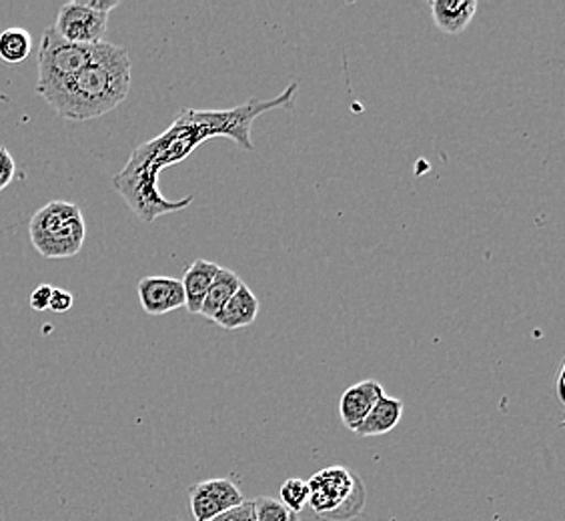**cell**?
Listing matches in <instances>:
<instances>
[{"instance_id":"6da1fadb","label":"cell","mask_w":565,"mask_h":521,"mask_svg":"<svg viewBox=\"0 0 565 521\" xmlns=\"http://www.w3.org/2000/svg\"><path fill=\"white\" fill-rule=\"evenodd\" d=\"M297 83L271 100H250L243 107L231 110H181L169 130L151 142H145L132 152L129 164L115 177V189L129 203L137 217L152 223L159 215L181 211L193 203L195 196L181 201H169L159 193V173L169 164L181 163L199 142L209 137H231L241 149L250 151V123L265 110L291 107L297 95Z\"/></svg>"},{"instance_id":"7a4b0ae2","label":"cell","mask_w":565,"mask_h":521,"mask_svg":"<svg viewBox=\"0 0 565 521\" xmlns=\"http://www.w3.org/2000/svg\"><path fill=\"white\" fill-rule=\"evenodd\" d=\"M131 56L117 44H98L97 55L63 85L41 93L68 120L98 119L117 109L131 91Z\"/></svg>"},{"instance_id":"3957f363","label":"cell","mask_w":565,"mask_h":521,"mask_svg":"<svg viewBox=\"0 0 565 521\" xmlns=\"http://www.w3.org/2000/svg\"><path fill=\"white\" fill-rule=\"evenodd\" d=\"M29 235L34 249L46 259H68L83 249L87 223L83 211L75 203L51 201L34 213Z\"/></svg>"},{"instance_id":"277c9868","label":"cell","mask_w":565,"mask_h":521,"mask_svg":"<svg viewBox=\"0 0 565 521\" xmlns=\"http://www.w3.org/2000/svg\"><path fill=\"white\" fill-rule=\"evenodd\" d=\"M309 506L317 518L333 521H348L358 518L365 506L363 481L348 467L331 466L317 471L307 481Z\"/></svg>"},{"instance_id":"5b68a950","label":"cell","mask_w":565,"mask_h":521,"mask_svg":"<svg viewBox=\"0 0 565 521\" xmlns=\"http://www.w3.org/2000/svg\"><path fill=\"white\" fill-rule=\"evenodd\" d=\"M100 44V43H98ZM98 44L68 43L53 26L44 29L39 49V85L41 95L49 88L58 87L97 55Z\"/></svg>"},{"instance_id":"8992f818","label":"cell","mask_w":565,"mask_h":521,"mask_svg":"<svg viewBox=\"0 0 565 521\" xmlns=\"http://www.w3.org/2000/svg\"><path fill=\"white\" fill-rule=\"evenodd\" d=\"M245 501L231 479H205L189 489V506L195 521H215Z\"/></svg>"},{"instance_id":"52a82bcc","label":"cell","mask_w":565,"mask_h":521,"mask_svg":"<svg viewBox=\"0 0 565 521\" xmlns=\"http://www.w3.org/2000/svg\"><path fill=\"white\" fill-rule=\"evenodd\" d=\"M109 26V14L90 11L78 0L66 2L58 9V17L53 24L56 33L66 39L68 43L98 44Z\"/></svg>"},{"instance_id":"ba28073f","label":"cell","mask_w":565,"mask_h":521,"mask_svg":"<svg viewBox=\"0 0 565 521\" xmlns=\"http://www.w3.org/2000/svg\"><path fill=\"white\" fill-rule=\"evenodd\" d=\"M139 301L149 316H164L185 307V289L181 279L152 275L139 281Z\"/></svg>"},{"instance_id":"9c48e42d","label":"cell","mask_w":565,"mask_h":521,"mask_svg":"<svg viewBox=\"0 0 565 521\" xmlns=\"http://www.w3.org/2000/svg\"><path fill=\"white\" fill-rule=\"evenodd\" d=\"M383 395L385 391L380 381L365 380L353 383L351 387L343 391L339 400V417L343 425L351 432H355Z\"/></svg>"},{"instance_id":"30bf717a","label":"cell","mask_w":565,"mask_h":521,"mask_svg":"<svg viewBox=\"0 0 565 521\" xmlns=\"http://www.w3.org/2000/svg\"><path fill=\"white\" fill-rule=\"evenodd\" d=\"M259 309H262V301L243 283L237 289V294L233 295L225 307L215 316L213 323H217L218 327H223L227 331L249 327L255 323V319L259 316Z\"/></svg>"},{"instance_id":"8fae6325","label":"cell","mask_w":565,"mask_h":521,"mask_svg":"<svg viewBox=\"0 0 565 521\" xmlns=\"http://www.w3.org/2000/svg\"><path fill=\"white\" fill-rule=\"evenodd\" d=\"M478 12V0H434L435 26L446 34H461Z\"/></svg>"},{"instance_id":"7c38bea8","label":"cell","mask_w":565,"mask_h":521,"mask_svg":"<svg viewBox=\"0 0 565 521\" xmlns=\"http://www.w3.org/2000/svg\"><path fill=\"white\" fill-rule=\"evenodd\" d=\"M403 410H405V405L402 400L383 395L353 434H358L359 437H377V435L390 434L402 422Z\"/></svg>"},{"instance_id":"4fadbf2b","label":"cell","mask_w":565,"mask_h":521,"mask_svg":"<svg viewBox=\"0 0 565 521\" xmlns=\"http://www.w3.org/2000/svg\"><path fill=\"white\" fill-rule=\"evenodd\" d=\"M218 265L213 260L195 259L193 265L183 275V289H185V307L189 313L196 316L201 311L203 299L207 295L211 283L217 275Z\"/></svg>"},{"instance_id":"5bb4252c","label":"cell","mask_w":565,"mask_h":521,"mask_svg":"<svg viewBox=\"0 0 565 521\" xmlns=\"http://www.w3.org/2000/svg\"><path fill=\"white\" fill-rule=\"evenodd\" d=\"M241 285H243V281H241L237 273L225 269V267H218L217 275H215V279L211 283L207 295L203 299L199 316L207 317L209 321H213L228 299L237 294Z\"/></svg>"},{"instance_id":"9a60e30c","label":"cell","mask_w":565,"mask_h":521,"mask_svg":"<svg viewBox=\"0 0 565 521\" xmlns=\"http://www.w3.org/2000/svg\"><path fill=\"white\" fill-rule=\"evenodd\" d=\"M33 49V36L29 31L11 26L0 33V61L7 65H21Z\"/></svg>"},{"instance_id":"2e32d148","label":"cell","mask_w":565,"mask_h":521,"mask_svg":"<svg viewBox=\"0 0 565 521\" xmlns=\"http://www.w3.org/2000/svg\"><path fill=\"white\" fill-rule=\"evenodd\" d=\"M279 498L287 510L301 513L309 506V486L305 479H287L279 489Z\"/></svg>"},{"instance_id":"e0dca14e","label":"cell","mask_w":565,"mask_h":521,"mask_svg":"<svg viewBox=\"0 0 565 521\" xmlns=\"http://www.w3.org/2000/svg\"><path fill=\"white\" fill-rule=\"evenodd\" d=\"M255 506V515L257 521H299V515L294 511L287 510L281 501L273 500L267 496H262L253 501Z\"/></svg>"},{"instance_id":"ac0fdd59","label":"cell","mask_w":565,"mask_h":521,"mask_svg":"<svg viewBox=\"0 0 565 521\" xmlns=\"http://www.w3.org/2000/svg\"><path fill=\"white\" fill-rule=\"evenodd\" d=\"M14 174H17L14 157L7 147L0 145V191H4L7 187L11 185Z\"/></svg>"},{"instance_id":"d6986e66","label":"cell","mask_w":565,"mask_h":521,"mask_svg":"<svg viewBox=\"0 0 565 521\" xmlns=\"http://www.w3.org/2000/svg\"><path fill=\"white\" fill-rule=\"evenodd\" d=\"M215 521H257L255 506H253V501H243L241 506L228 510L227 513H223V515Z\"/></svg>"},{"instance_id":"ffe728a7","label":"cell","mask_w":565,"mask_h":521,"mask_svg":"<svg viewBox=\"0 0 565 521\" xmlns=\"http://www.w3.org/2000/svg\"><path fill=\"white\" fill-rule=\"evenodd\" d=\"M73 304H75V297L68 294V291H65V289H53L49 309L55 311V313H65V311L73 307Z\"/></svg>"},{"instance_id":"44dd1931","label":"cell","mask_w":565,"mask_h":521,"mask_svg":"<svg viewBox=\"0 0 565 521\" xmlns=\"http://www.w3.org/2000/svg\"><path fill=\"white\" fill-rule=\"evenodd\" d=\"M53 289L55 287H51V285H39L34 289L33 294H31V307H33L34 311H46L49 309Z\"/></svg>"},{"instance_id":"7402d4cb","label":"cell","mask_w":565,"mask_h":521,"mask_svg":"<svg viewBox=\"0 0 565 521\" xmlns=\"http://www.w3.org/2000/svg\"><path fill=\"white\" fill-rule=\"evenodd\" d=\"M81 4H85L90 11L103 12V14H110L119 7V0H78Z\"/></svg>"},{"instance_id":"603a6c76","label":"cell","mask_w":565,"mask_h":521,"mask_svg":"<svg viewBox=\"0 0 565 521\" xmlns=\"http://www.w3.org/2000/svg\"><path fill=\"white\" fill-rule=\"evenodd\" d=\"M564 365L559 368V375H557V393H559V400L564 403Z\"/></svg>"},{"instance_id":"cb8c5ba5","label":"cell","mask_w":565,"mask_h":521,"mask_svg":"<svg viewBox=\"0 0 565 521\" xmlns=\"http://www.w3.org/2000/svg\"><path fill=\"white\" fill-rule=\"evenodd\" d=\"M0 521H4V520H2V515H0Z\"/></svg>"}]
</instances>
